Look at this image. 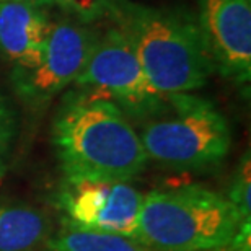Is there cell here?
Here are the masks:
<instances>
[{"label":"cell","instance_id":"9a60e30c","mask_svg":"<svg viewBox=\"0 0 251 251\" xmlns=\"http://www.w3.org/2000/svg\"><path fill=\"white\" fill-rule=\"evenodd\" d=\"M12 130H13V118L12 113L7 106V103L0 98V137L8 140L12 137Z\"/></svg>","mask_w":251,"mask_h":251},{"label":"cell","instance_id":"7a4b0ae2","mask_svg":"<svg viewBox=\"0 0 251 251\" xmlns=\"http://www.w3.org/2000/svg\"><path fill=\"white\" fill-rule=\"evenodd\" d=\"M123 29L149 83L162 97L199 90L214 72L199 23L186 15L126 3Z\"/></svg>","mask_w":251,"mask_h":251},{"label":"cell","instance_id":"277c9868","mask_svg":"<svg viewBox=\"0 0 251 251\" xmlns=\"http://www.w3.org/2000/svg\"><path fill=\"white\" fill-rule=\"evenodd\" d=\"M140 130L145 155L175 170L209 168L228 155L232 130L212 103L196 95L165 97Z\"/></svg>","mask_w":251,"mask_h":251},{"label":"cell","instance_id":"5b68a950","mask_svg":"<svg viewBox=\"0 0 251 251\" xmlns=\"http://www.w3.org/2000/svg\"><path fill=\"white\" fill-rule=\"evenodd\" d=\"M78 92L111 100L126 114L147 118L162 106L165 97L149 83L135 49L123 28L97 39L87 65L74 82Z\"/></svg>","mask_w":251,"mask_h":251},{"label":"cell","instance_id":"8fae6325","mask_svg":"<svg viewBox=\"0 0 251 251\" xmlns=\"http://www.w3.org/2000/svg\"><path fill=\"white\" fill-rule=\"evenodd\" d=\"M44 251H153L137 238L118 233L92 232L64 225V230L52 233Z\"/></svg>","mask_w":251,"mask_h":251},{"label":"cell","instance_id":"30bf717a","mask_svg":"<svg viewBox=\"0 0 251 251\" xmlns=\"http://www.w3.org/2000/svg\"><path fill=\"white\" fill-rule=\"evenodd\" d=\"M54 228L44 210L0 201V251H44Z\"/></svg>","mask_w":251,"mask_h":251},{"label":"cell","instance_id":"4fadbf2b","mask_svg":"<svg viewBox=\"0 0 251 251\" xmlns=\"http://www.w3.org/2000/svg\"><path fill=\"white\" fill-rule=\"evenodd\" d=\"M41 3L56 5V7L75 13L85 22L101 17L109 7V0H39Z\"/></svg>","mask_w":251,"mask_h":251},{"label":"cell","instance_id":"52a82bcc","mask_svg":"<svg viewBox=\"0 0 251 251\" xmlns=\"http://www.w3.org/2000/svg\"><path fill=\"white\" fill-rule=\"evenodd\" d=\"M97 36L75 23H51L43 56L33 69L13 70L18 97L31 106H43L74 85L87 65Z\"/></svg>","mask_w":251,"mask_h":251},{"label":"cell","instance_id":"5bb4252c","mask_svg":"<svg viewBox=\"0 0 251 251\" xmlns=\"http://www.w3.org/2000/svg\"><path fill=\"white\" fill-rule=\"evenodd\" d=\"M212 251H251V219L245 220L237 235L227 245Z\"/></svg>","mask_w":251,"mask_h":251},{"label":"cell","instance_id":"7c38bea8","mask_svg":"<svg viewBox=\"0 0 251 251\" xmlns=\"http://www.w3.org/2000/svg\"><path fill=\"white\" fill-rule=\"evenodd\" d=\"M227 198L237 205L243 219H251V160L250 152L243 155L232 179Z\"/></svg>","mask_w":251,"mask_h":251},{"label":"cell","instance_id":"2e32d148","mask_svg":"<svg viewBox=\"0 0 251 251\" xmlns=\"http://www.w3.org/2000/svg\"><path fill=\"white\" fill-rule=\"evenodd\" d=\"M8 140L0 137V183L7 173V150H8Z\"/></svg>","mask_w":251,"mask_h":251},{"label":"cell","instance_id":"ba28073f","mask_svg":"<svg viewBox=\"0 0 251 251\" xmlns=\"http://www.w3.org/2000/svg\"><path fill=\"white\" fill-rule=\"evenodd\" d=\"M199 28L214 69L238 85L251 80V0H199Z\"/></svg>","mask_w":251,"mask_h":251},{"label":"cell","instance_id":"8992f818","mask_svg":"<svg viewBox=\"0 0 251 251\" xmlns=\"http://www.w3.org/2000/svg\"><path fill=\"white\" fill-rule=\"evenodd\" d=\"M145 193L129 181L64 179L54 202L64 225L139 240V215Z\"/></svg>","mask_w":251,"mask_h":251},{"label":"cell","instance_id":"3957f363","mask_svg":"<svg viewBox=\"0 0 251 251\" xmlns=\"http://www.w3.org/2000/svg\"><path fill=\"white\" fill-rule=\"evenodd\" d=\"M245 220L227 196L199 184L153 189L144 196L139 240L153 251H212Z\"/></svg>","mask_w":251,"mask_h":251},{"label":"cell","instance_id":"6da1fadb","mask_svg":"<svg viewBox=\"0 0 251 251\" xmlns=\"http://www.w3.org/2000/svg\"><path fill=\"white\" fill-rule=\"evenodd\" d=\"M51 139L64 179L70 181H130L149 163L127 114L98 95H70L54 118Z\"/></svg>","mask_w":251,"mask_h":251},{"label":"cell","instance_id":"9c48e42d","mask_svg":"<svg viewBox=\"0 0 251 251\" xmlns=\"http://www.w3.org/2000/svg\"><path fill=\"white\" fill-rule=\"evenodd\" d=\"M51 29L36 0H0V56L15 69H33L43 56Z\"/></svg>","mask_w":251,"mask_h":251}]
</instances>
